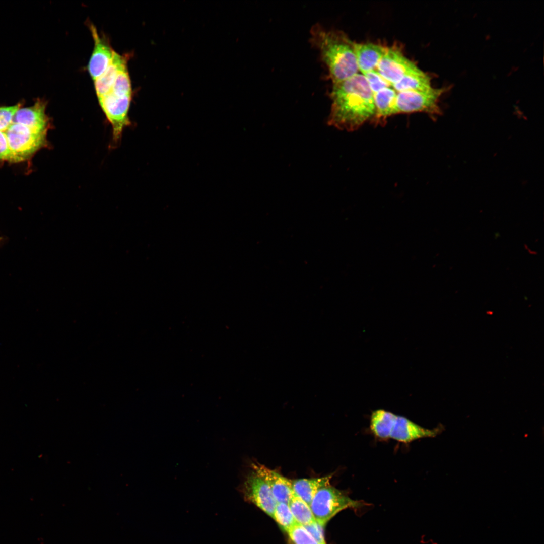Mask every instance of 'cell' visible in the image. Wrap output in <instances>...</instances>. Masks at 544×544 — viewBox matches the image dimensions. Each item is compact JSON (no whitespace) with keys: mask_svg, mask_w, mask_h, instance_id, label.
Returning <instances> with one entry per match:
<instances>
[{"mask_svg":"<svg viewBox=\"0 0 544 544\" xmlns=\"http://www.w3.org/2000/svg\"><path fill=\"white\" fill-rule=\"evenodd\" d=\"M330 98L328 123L338 129L354 131L374 116L373 94L362 74L333 83Z\"/></svg>","mask_w":544,"mask_h":544,"instance_id":"cell-1","label":"cell"},{"mask_svg":"<svg viewBox=\"0 0 544 544\" xmlns=\"http://www.w3.org/2000/svg\"><path fill=\"white\" fill-rule=\"evenodd\" d=\"M311 41L320 52L333 83L358 73L356 55L351 41L343 32L327 30L319 24L311 29Z\"/></svg>","mask_w":544,"mask_h":544,"instance_id":"cell-2","label":"cell"},{"mask_svg":"<svg viewBox=\"0 0 544 544\" xmlns=\"http://www.w3.org/2000/svg\"><path fill=\"white\" fill-rule=\"evenodd\" d=\"M365 503L355 500L331 485L324 487L316 492L310 507L315 520L324 527L338 513L348 508H358Z\"/></svg>","mask_w":544,"mask_h":544,"instance_id":"cell-3","label":"cell"},{"mask_svg":"<svg viewBox=\"0 0 544 544\" xmlns=\"http://www.w3.org/2000/svg\"><path fill=\"white\" fill-rule=\"evenodd\" d=\"M10 151L11 162L23 161L47 145V133L12 123L5 131Z\"/></svg>","mask_w":544,"mask_h":544,"instance_id":"cell-4","label":"cell"},{"mask_svg":"<svg viewBox=\"0 0 544 544\" xmlns=\"http://www.w3.org/2000/svg\"><path fill=\"white\" fill-rule=\"evenodd\" d=\"M450 87L431 88L423 91H407L397 92L395 114L425 112L431 115L440 113L438 102L440 96Z\"/></svg>","mask_w":544,"mask_h":544,"instance_id":"cell-5","label":"cell"},{"mask_svg":"<svg viewBox=\"0 0 544 544\" xmlns=\"http://www.w3.org/2000/svg\"><path fill=\"white\" fill-rule=\"evenodd\" d=\"M98 99L111 125L113 141L117 142L124 129L130 124L128 112L131 96H119L108 93Z\"/></svg>","mask_w":544,"mask_h":544,"instance_id":"cell-6","label":"cell"},{"mask_svg":"<svg viewBox=\"0 0 544 544\" xmlns=\"http://www.w3.org/2000/svg\"><path fill=\"white\" fill-rule=\"evenodd\" d=\"M240 489L246 501L254 504L273 518L277 503L263 480L252 470L245 476Z\"/></svg>","mask_w":544,"mask_h":544,"instance_id":"cell-7","label":"cell"},{"mask_svg":"<svg viewBox=\"0 0 544 544\" xmlns=\"http://www.w3.org/2000/svg\"><path fill=\"white\" fill-rule=\"evenodd\" d=\"M418 68L398 48L387 47L376 70L391 86L406 74Z\"/></svg>","mask_w":544,"mask_h":544,"instance_id":"cell-8","label":"cell"},{"mask_svg":"<svg viewBox=\"0 0 544 544\" xmlns=\"http://www.w3.org/2000/svg\"><path fill=\"white\" fill-rule=\"evenodd\" d=\"M250 467L269 486L277 503L288 504L293 493L292 480L259 463H251Z\"/></svg>","mask_w":544,"mask_h":544,"instance_id":"cell-9","label":"cell"},{"mask_svg":"<svg viewBox=\"0 0 544 544\" xmlns=\"http://www.w3.org/2000/svg\"><path fill=\"white\" fill-rule=\"evenodd\" d=\"M90 29L94 41V46L88 69L90 76L94 81L99 77L110 64L115 51L108 42L103 37H100L93 25H91Z\"/></svg>","mask_w":544,"mask_h":544,"instance_id":"cell-10","label":"cell"},{"mask_svg":"<svg viewBox=\"0 0 544 544\" xmlns=\"http://www.w3.org/2000/svg\"><path fill=\"white\" fill-rule=\"evenodd\" d=\"M12 123L20 124L35 131L47 132L49 121L46 113V104L39 100L31 106L21 108L16 112Z\"/></svg>","mask_w":544,"mask_h":544,"instance_id":"cell-11","label":"cell"},{"mask_svg":"<svg viewBox=\"0 0 544 544\" xmlns=\"http://www.w3.org/2000/svg\"><path fill=\"white\" fill-rule=\"evenodd\" d=\"M439 431L425 428L404 417L397 415L390 438L401 442L409 443L423 438L434 437Z\"/></svg>","mask_w":544,"mask_h":544,"instance_id":"cell-12","label":"cell"},{"mask_svg":"<svg viewBox=\"0 0 544 544\" xmlns=\"http://www.w3.org/2000/svg\"><path fill=\"white\" fill-rule=\"evenodd\" d=\"M357 62L362 74L375 70L387 47L372 43H360L353 41Z\"/></svg>","mask_w":544,"mask_h":544,"instance_id":"cell-13","label":"cell"},{"mask_svg":"<svg viewBox=\"0 0 544 544\" xmlns=\"http://www.w3.org/2000/svg\"><path fill=\"white\" fill-rule=\"evenodd\" d=\"M397 92L387 87L373 94L375 115L372 121L375 125H383L388 117L395 114Z\"/></svg>","mask_w":544,"mask_h":544,"instance_id":"cell-14","label":"cell"},{"mask_svg":"<svg viewBox=\"0 0 544 544\" xmlns=\"http://www.w3.org/2000/svg\"><path fill=\"white\" fill-rule=\"evenodd\" d=\"M126 57L114 52L113 58L106 70L94 80V86L98 99L108 94L119 72L127 67Z\"/></svg>","mask_w":544,"mask_h":544,"instance_id":"cell-15","label":"cell"},{"mask_svg":"<svg viewBox=\"0 0 544 544\" xmlns=\"http://www.w3.org/2000/svg\"><path fill=\"white\" fill-rule=\"evenodd\" d=\"M332 477V475H328L316 478L292 480L293 491L310 506L318 490L330 485Z\"/></svg>","mask_w":544,"mask_h":544,"instance_id":"cell-16","label":"cell"},{"mask_svg":"<svg viewBox=\"0 0 544 544\" xmlns=\"http://www.w3.org/2000/svg\"><path fill=\"white\" fill-rule=\"evenodd\" d=\"M431 77L419 67L404 75L391 86L396 92L426 90L432 87Z\"/></svg>","mask_w":544,"mask_h":544,"instance_id":"cell-17","label":"cell"},{"mask_svg":"<svg viewBox=\"0 0 544 544\" xmlns=\"http://www.w3.org/2000/svg\"><path fill=\"white\" fill-rule=\"evenodd\" d=\"M396 417V415L383 409L374 411L370 418L371 431L380 439L390 438Z\"/></svg>","mask_w":544,"mask_h":544,"instance_id":"cell-18","label":"cell"},{"mask_svg":"<svg viewBox=\"0 0 544 544\" xmlns=\"http://www.w3.org/2000/svg\"><path fill=\"white\" fill-rule=\"evenodd\" d=\"M288 505L298 524L303 526L316 521L310 506L294 492Z\"/></svg>","mask_w":544,"mask_h":544,"instance_id":"cell-19","label":"cell"},{"mask_svg":"<svg viewBox=\"0 0 544 544\" xmlns=\"http://www.w3.org/2000/svg\"><path fill=\"white\" fill-rule=\"evenodd\" d=\"M273 519L286 532L298 523L294 518L288 504L277 503Z\"/></svg>","mask_w":544,"mask_h":544,"instance_id":"cell-20","label":"cell"},{"mask_svg":"<svg viewBox=\"0 0 544 544\" xmlns=\"http://www.w3.org/2000/svg\"><path fill=\"white\" fill-rule=\"evenodd\" d=\"M109 93L119 96H132L131 82L127 67L119 72Z\"/></svg>","mask_w":544,"mask_h":544,"instance_id":"cell-21","label":"cell"},{"mask_svg":"<svg viewBox=\"0 0 544 544\" xmlns=\"http://www.w3.org/2000/svg\"><path fill=\"white\" fill-rule=\"evenodd\" d=\"M287 533L294 544H318L305 527L299 524L293 527Z\"/></svg>","mask_w":544,"mask_h":544,"instance_id":"cell-22","label":"cell"},{"mask_svg":"<svg viewBox=\"0 0 544 544\" xmlns=\"http://www.w3.org/2000/svg\"><path fill=\"white\" fill-rule=\"evenodd\" d=\"M363 75L373 94L390 86L376 70Z\"/></svg>","mask_w":544,"mask_h":544,"instance_id":"cell-23","label":"cell"},{"mask_svg":"<svg viewBox=\"0 0 544 544\" xmlns=\"http://www.w3.org/2000/svg\"><path fill=\"white\" fill-rule=\"evenodd\" d=\"M21 106V104H17L13 106H0V131H5L12 123L14 116Z\"/></svg>","mask_w":544,"mask_h":544,"instance_id":"cell-24","label":"cell"},{"mask_svg":"<svg viewBox=\"0 0 544 544\" xmlns=\"http://www.w3.org/2000/svg\"><path fill=\"white\" fill-rule=\"evenodd\" d=\"M318 544H326L325 540L323 528L316 521L303 525Z\"/></svg>","mask_w":544,"mask_h":544,"instance_id":"cell-25","label":"cell"},{"mask_svg":"<svg viewBox=\"0 0 544 544\" xmlns=\"http://www.w3.org/2000/svg\"><path fill=\"white\" fill-rule=\"evenodd\" d=\"M10 151L5 131H0V161H10Z\"/></svg>","mask_w":544,"mask_h":544,"instance_id":"cell-26","label":"cell"},{"mask_svg":"<svg viewBox=\"0 0 544 544\" xmlns=\"http://www.w3.org/2000/svg\"><path fill=\"white\" fill-rule=\"evenodd\" d=\"M1 238L0 237V241H1Z\"/></svg>","mask_w":544,"mask_h":544,"instance_id":"cell-27","label":"cell"}]
</instances>
